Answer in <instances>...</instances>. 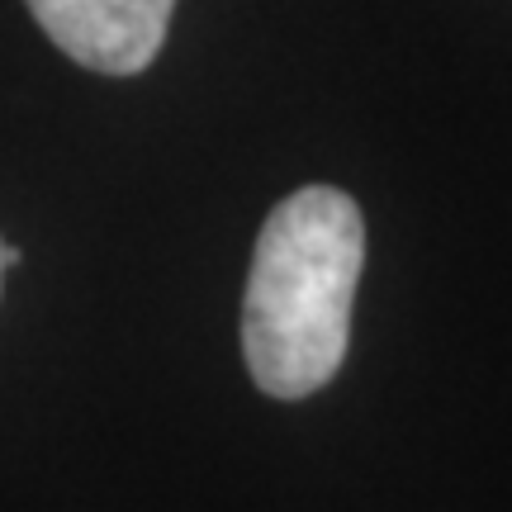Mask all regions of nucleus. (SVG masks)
Masks as SVG:
<instances>
[{"label":"nucleus","instance_id":"obj_1","mask_svg":"<svg viewBox=\"0 0 512 512\" xmlns=\"http://www.w3.org/2000/svg\"><path fill=\"white\" fill-rule=\"evenodd\" d=\"M361 266L366 219L347 190L304 185L271 209L242 294V356L261 394L309 399L342 370Z\"/></svg>","mask_w":512,"mask_h":512},{"label":"nucleus","instance_id":"obj_2","mask_svg":"<svg viewBox=\"0 0 512 512\" xmlns=\"http://www.w3.org/2000/svg\"><path fill=\"white\" fill-rule=\"evenodd\" d=\"M38 29L100 76H138L162 53L176 0H29Z\"/></svg>","mask_w":512,"mask_h":512},{"label":"nucleus","instance_id":"obj_3","mask_svg":"<svg viewBox=\"0 0 512 512\" xmlns=\"http://www.w3.org/2000/svg\"><path fill=\"white\" fill-rule=\"evenodd\" d=\"M10 266H19V252H15V247H5V242H0V275L10 271Z\"/></svg>","mask_w":512,"mask_h":512}]
</instances>
